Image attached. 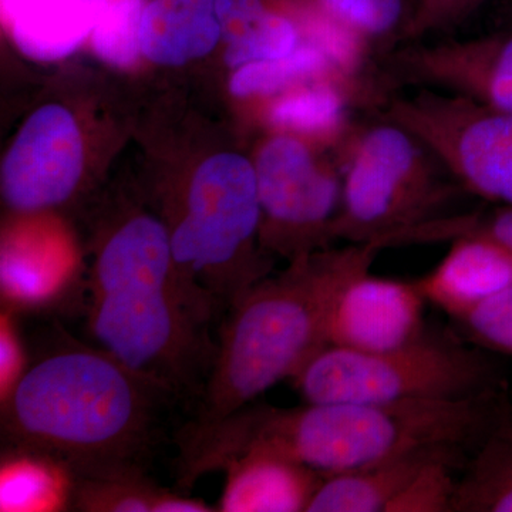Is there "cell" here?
Instances as JSON below:
<instances>
[{"label": "cell", "instance_id": "cell-1", "mask_svg": "<svg viewBox=\"0 0 512 512\" xmlns=\"http://www.w3.org/2000/svg\"><path fill=\"white\" fill-rule=\"evenodd\" d=\"M504 404L497 390L458 400L245 406L177 433L178 484L194 487L248 451H271L322 476L372 466L426 447L483 439Z\"/></svg>", "mask_w": 512, "mask_h": 512}, {"label": "cell", "instance_id": "cell-2", "mask_svg": "<svg viewBox=\"0 0 512 512\" xmlns=\"http://www.w3.org/2000/svg\"><path fill=\"white\" fill-rule=\"evenodd\" d=\"M171 397L106 350L70 343L26 369L2 403L3 437L55 458L74 477L144 473Z\"/></svg>", "mask_w": 512, "mask_h": 512}, {"label": "cell", "instance_id": "cell-3", "mask_svg": "<svg viewBox=\"0 0 512 512\" xmlns=\"http://www.w3.org/2000/svg\"><path fill=\"white\" fill-rule=\"evenodd\" d=\"M89 328L100 348L174 397L200 396L217 355L220 316L192 288L163 221L137 214L104 239L93 266Z\"/></svg>", "mask_w": 512, "mask_h": 512}, {"label": "cell", "instance_id": "cell-4", "mask_svg": "<svg viewBox=\"0 0 512 512\" xmlns=\"http://www.w3.org/2000/svg\"><path fill=\"white\" fill-rule=\"evenodd\" d=\"M380 249L349 244L293 259L262 279L225 313L212 363L190 426L214 423L293 379L329 345V322L346 285L369 271Z\"/></svg>", "mask_w": 512, "mask_h": 512}, {"label": "cell", "instance_id": "cell-5", "mask_svg": "<svg viewBox=\"0 0 512 512\" xmlns=\"http://www.w3.org/2000/svg\"><path fill=\"white\" fill-rule=\"evenodd\" d=\"M255 167L238 154L208 158L192 175L180 212L167 225L175 262L185 281L227 313L269 274L255 251L261 235Z\"/></svg>", "mask_w": 512, "mask_h": 512}, {"label": "cell", "instance_id": "cell-6", "mask_svg": "<svg viewBox=\"0 0 512 512\" xmlns=\"http://www.w3.org/2000/svg\"><path fill=\"white\" fill-rule=\"evenodd\" d=\"M339 150L343 190L333 239L382 251L407 229L446 215L441 211L456 187L440 177L439 160L406 128L384 117L355 124Z\"/></svg>", "mask_w": 512, "mask_h": 512}, {"label": "cell", "instance_id": "cell-7", "mask_svg": "<svg viewBox=\"0 0 512 512\" xmlns=\"http://www.w3.org/2000/svg\"><path fill=\"white\" fill-rule=\"evenodd\" d=\"M292 382L305 403L458 400L497 390L493 363L480 348L429 332L384 352L328 345Z\"/></svg>", "mask_w": 512, "mask_h": 512}, {"label": "cell", "instance_id": "cell-8", "mask_svg": "<svg viewBox=\"0 0 512 512\" xmlns=\"http://www.w3.org/2000/svg\"><path fill=\"white\" fill-rule=\"evenodd\" d=\"M384 119L410 131L463 190L512 208V114L424 89L393 96Z\"/></svg>", "mask_w": 512, "mask_h": 512}, {"label": "cell", "instance_id": "cell-9", "mask_svg": "<svg viewBox=\"0 0 512 512\" xmlns=\"http://www.w3.org/2000/svg\"><path fill=\"white\" fill-rule=\"evenodd\" d=\"M254 167L266 247L293 261L335 241L343 190L338 165L320 160L302 138L278 133L259 148Z\"/></svg>", "mask_w": 512, "mask_h": 512}, {"label": "cell", "instance_id": "cell-10", "mask_svg": "<svg viewBox=\"0 0 512 512\" xmlns=\"http://www.w3.org/2000/svg\"><path fill=\"white\" fill-rule=\"evenodd\" d=\"M82 171L79 127L69 111L49 104L23 124L3 160V198L20 212L56 207L72 197Z\"/></svg>", "mask_w": 512, "mask_h": 512}, {"label": "cell", "instance_id": "cell-11", "mask_svg": "<svg viewBox=\"0 0 512 512\" xmlns=\"http://www.w3.org/2000/svg\"><path fill=\"white\" fill-rule=\"evenodd\" d=\"M426 298L417 281L380 278L369 271L346 285L329 322V345L384 352L412 343L424 328Z\"/></svg>", "mask_w": 512, "mask_h": 512}, {"label": "cell", "instance_id": "cell-12", "mask_svg": "<svg viewBox=\"0 0 512 512\" xmlns=\"http://www.w3.org/2000/svg\"><path fill=\"white\" fill-rule=\"evenodd\" d=\"M451 242L440 264L417 284L427 302L457 320L512 285V254L483 235Z\"/></svg>", "mask_w": 512, "mask_h": 512}, {"label": "cell", "instance_id": "cell-13", "mask_svg": "<svg viewBox=\"0 0 512 512\" xmlns=\"http://www.w3.org/2000/svg\"><path fill=\"white\" fill-rule=\"evenodd\" d=\"M227 474L218 511H308L322 484V474L298 461L271 453L248 451L222 468Z\"/></svg>", "mask_w": 512, "mask_h": 512}, {"label": "cell", "instance_id": "cell-14", "mask_svg": "<svg viewBox=\"0 0 512 512\" xmlns=\"http://www.w3.org/2000/svg\"><path fill=\"white\" fill-rule=\"evenodd\" d=\"M390 66L409 82L460 94L512 114V74L471 59L454 42L403 47L393 53Z\"/></svg>", "mask_w": 512, "mask_h": 512}, {"label": "cell", "instance_id": "cell-15", "mask_svg": "<svg viewBox=\"0 0 512 512\" xmlns=\"http://www.w3.org/2000/svg\"><path fill=\"white\" fill-rule=\"evenodd\" d=\"M460 448H416L372 466L326 476L308 512H387L427 464Z\"/></svg>", "mask_w": 512, "mask_h": 512}, {"label": "cell", "instance_id": "cell-16", "mask_svg": "<svg viewBox=\"0 0 512 512\" xmlns=\"http://www.w3.org/2000/svg\"><path fill=\"white\" fill-rule=\"evenodd\" d=\"M19 49L36 60L62 59L92 35L109 0H2Z\"/></svg>", "mask_w": 512, "mask_h": 512}, {"label": "cell", "instance_id": "cell-17", "mask_svg": "<svg viewBox=\"0 0 512 512\" xmlns=\"http://www.w3.org/2000/svg\"><path fill=\"white\" fill-rule=\"evenodd\" d=\"M217 0H153L141 20V52L165 66L208 55L221 39Z\"/></svg>", "mask_w": 512, "mask_h": 512}, {"label": "cell", "instance_id": "cell-18", "mask_svg": "<svg viewBox=\"0 0 512 512\" xmlns=\"http://www.w3.org/2000/svg\"><path fill=\"white\" fill-rule=\"evenodd\" d=\"M454 511L512 512V407L501 409L458 481Z\"/></svg>", "mask_w": 512, "mask_h": 512}, {"label": "cell", "instance_id": "cell-19", "mask_svg": "<svg viewBox=\"0 0 512 512\" xmlns=\"http://www.w3.org/2000/svg\"><path fill=\"white\" fill-rule=\"evenodd\" d=\"M0 510L60 511L72 500L74 474L45 454L12 448L0 470Z\"/></svg>", "mask_w": 512, "mask_h": 512}, {"label": "cell", "instance_id": "cell-20", "mask_svg": "<svg viewBox=\"0 0 512 512\" xmlns=\"http://www.w3.org/2000/svg\"><path fill=\"white\" fill-rule=\"evenodd\" d=\"M326 77L350 79L340 73L319 49L303 42L289 56L239 67L232 76L229 90L235 97H241V99H269V97L274 99L293 87L313 82V80L326 79Z\"/></svg>", "mask_w": 512, "mask_h": 512}, {"label": "cell", "instance_id": "cell-21", "mask_svg": "<svg viewBox=\"0 0 512 512\" xmlns=\"http://www.w3.org/2000/svg\"><path fill=\"white\" fill-rule=\"evenodd\" d=\"M167 493L144 473L74 477L70 507L84 512H158Z\"/></svg>", "mask_w": 512, "mask_h": 512}, {"label": "cell", "instance_id": "cell-22", "mask_svg": "<svg viewBox=\"0 0 512 512\" xmlns=\"http://www.w3.org/2000/svg\"><path fill=\"white\" fill-rule=\"evenodd\" d=\"M315 5L372 46L404 37L416 9L409 0H315Z\"/></svg>", "mask_w": 512, "mask_h": 512}, {"label": "cell", "instance_id": "cell-23", "mask_svg": "<svg viewBox=\"0 0 512 512\" xmlns=\"http://www.w3.org/2000/svg\"><path fill=\"white\" fill-rule=\"evenodd\" d=\"M144 0H111L92 30L94 52L114 66H128L141 52Z\"/></svg>", "mask_w": 512, "mask_h": 512}, {"label": "cell", "instance_id": "cell-24", "mask_svg": "<svg viewBox=\"0 0 512 512\" xmlns=\"http://www.w3.org/2000/svg\"><path fill=\"white\" fill-rule=\"evenodd\" d=\"M302 43L298 22L284 13L269 9L261 22L227 45L224 59L229 67L239 69L245 64L289 56Z\"/></svg>", "mask_w": 512, "mask_h": 512}, {"label": "cell", "instance_id": "cell-25", "mask_svg": "<svg viewBox=\"0 0 512 512\" xmlns=\"http://www.w3.org/2000/svg\"><path fill=\"white\" fill-rule=\"evenodd\" d=\"M457 453L431 461L407 485L387 512H446L453 511L457 483L453 466Z\"/></svg>", "mask_w": 512, "mask_h": 512}, {"label": "cell", "instance_id": "cell-26", "mask_svg": "<svg viewBox=\"0 0 512 512\" xmlns=\"http://www.w3.org/2000/svg\"><path fill=\"white\" fill-rule=\"evenodd\" d=\"M456 322L478 348L512 356V285Z\"/></svg>", "mask_w": 512, "mask_h": 512}, {"label": "cell", "instance_id": "cell-27", "mask_svg": "<svg viewBox=\"0 0 512 512\" xmlns=\"http://www.w3.org/2000/svg\"><path fill=\"white\" fill-rule=\"evenodd\" d=\"M464 235L491 238L512 254V208L498 205L491 212L446 215L431 227V238L434 242H451Z\"/></svg>", "mask_w": 512, "mask_h": 512}, {"label": "cell", "instance_id": "cell-28", "mask_svg": "<svg viewBox=\"0 0 512 512\" xmlns=\"http://www.w3.org/2000/svg\"><path fill=\"white\" fill-rule=\"evenodd\" d=\"M483 0H417L404 39H419L430 32L450 28L466 18Z\"/></svg>", "mask_w": 512, "mask_h": 512}, {"label": "cell", "instance_id": "cell-29", "mask_svg": "<svg viewBox=\"0 0 512 512\" xmlns=\"http://www.w3.org/2000/svg\"><path fill=\"white\" fill-rule=\"evenodd\" d=\"M26 372V356L13 311H3L0 318V403L8 400Z\"/></svg>", "mask_w": 512, "mask_h": 512}, {"label": "cell", "instance_id": "cell-30", "mask_svg": "<svg viewBox=\"0 0 512 512\" xmlns=\"http://www.w3.org/2000/svg\"><path fill=\"white\" fill-rule=\"evenodd\" d=\"M268 12L265 0H217V15L225 45L244 36Z\"/></svg>", "mask_w": 512, "mask_h": 512}, {"label": "cell", "instance_id": "cell-31", "mask_svg": "<svg viewBox=\"0 0 512 512\" xmlns=\"http://www.w3.org/2000/svg\"><path fill=\"white\" fill-rule=\"evenodd\" d=\"M454 45L471 59L512 74V29L478 39L454 42Z\"/></svg>", "mask_w": 512, "mask_h": 512}, {"label": "cell", "instance_id": "cell-32", "mask_svg": "<svg viewBox=\"0 0 512 512\" xmlns=\"http://www.w3.org/2000/svg\"><path fill=\"white\" fill-rule=\"evenodd\" d=\"M503 20L505 25H510V28L512 29V0H508L507 3L504 5L503 13Z\"/></svg>", "mask_w": 512, "mask_h": 512}]
</instances>
